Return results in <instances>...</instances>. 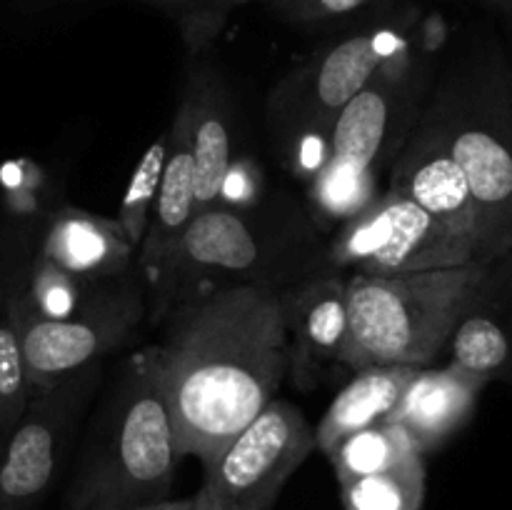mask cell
<instances>
[{"label": "cell", "mask_w": 512, "mask_h": 510, "mask_svg": "<svg viewBox=\"0 0 512 510\" xmlns=\"http://www.w3.org/2000/svg\"><path fill=\"white\" fill-rule=\"evenodd\" d=\"M158 325L153 350L180 453L208 465L288 380L278 290H213L175 305Z\"/></svg>", "instance_id": "cell-1"}, {"label": "cell", "mask_w": 512, "mask_h": 510, "mask_svg": "<svg viewBox=\"0 0 512 510\" xmlns=\"http://www.w3.org/2000/svg\"><path fill=\"white\" fill-rule=\"evenodd\" d=\"M328 265V235L320 233L303 198L278 190L258 203L208 205L190 220L180 243L143 285L155 325L168 310L225 288L283 290Z\"/></svg>", "instance_id": "cell-2"}, {"label": "cell", "mask_w": 512, "mask_h": 510, "mask_svg": "<svg viewBox=\"0 0 512 510\" xmlns=\"http://www.w3.org/2000/svg\"><path fill=\"white\" fill-rule=\"evenodd\" d=\"M183 460L153 345L120 360L80 430L65 510H128L168 498Z\"/></svg>", "instance_id": "cell-3"}, {"label": "cell", "mask_w": 512, "mask_h": 510, "mask_svg": "<svg viewBox=\"0 0 512 510\" xmlns=\"http://www.w3.org/2000/svg\"><path fill=\"white\" fill-rule=\"evenodd\" d=\"M430 58L413 38L380 63L335 120L328 153L305 183L303 198L323 235L368 208L385 190L390 168L433 90Z\"/></svg>", "instance_id": "cell-4"}, {"label": "cell", "mask_w": 512, "mask_h": 510, "mask_svg": "<svg viewBox=\"0 0 512 510\" xmlns=\"http://www.w3.org/2000/svg\"><path fill=\"white\" fill-rule=\"evenodd\" d=\"M423 113L463 170L480 218V258L512 255V70L478 50L435 78Z\"/></svg>", "instance_id": "cell-5"}, {"label": "cell", "mask_w": 512, "mask_h": 510, "mask_svg": "<svg viewBox=\"0 0 512 510\" xmlns=\"http://www.w3.org/2000/svg\"><path fill=\"white\" fill-rule=\"evenodd\" d=\"M418 10L378 15L320 45L275 83L265 100V133L280 165L308 183L323 165L335 120L385 58L415 38Z\"/></svg>", "instance_id": "cell-6"}, {"label": "cell", "mask_w": 512, "mask_h": 510, "mask_svg": "<svg viewBox=\"0 0 512 510\" xmlns=\"http://www.w3.org/2000/svg\"><path fill=\"white\" fill-rule=\"evenodd\" d=\"M473 260L408 275H348V335L340 365L425 368L448 350L450 335L493 273Z\"/></svg>", "instance_id": "cell-7"}, {"label": "cell", "mask_w": 512, "mask_h": 510, "mask_svg": "<svg viewBox=\"0 0 512 510\" xmlns=\"http://www.w3.org/2000/svg\"><path fill=\"white\" fill-rule=\"evenodd\" d=\"M18 328L30 395H40L80 370L103 363L123 348L148 315L138 273L95 285L83 305L63 318L40 315L20 298V285L8 300Z\"/></svg>", "instance_id": "cell-8"}, {"label": "cell", "mask_w": 512, "mask_h": 510, "mask_svg": "<svg viewBox=\"0 0 512 510\" xmlns=\"http://www.w3.org/2000/svg\"><path fill=\"white\" fill-rule=\"evenodd\" d=\"M473 260V243L390 188L328 235V265L348 275L425 273Z\"/></svg>", "instance_id": "cell-9"}, {"label": "cell", "mask_w": 512, "mask_h": 510, "mask_svg": "<svg viewBox=\"0 0 512 510\" xmlns=\"http://www.w3.org/2000/svg\"><path fill=\"white\" fill-rule=\"evenodd\" d=\"M315 453V428L295 403L275 398L210 460L195 510H273L285 483Z\"/></svg>", "instance_id": "cell-10"}, {"label": "cell", "mask_w": 512, "mask_h": 510, "mask_svg": "<svg viewBox=\"0 0 512 510\" xmlns=\"http://www.w3.org/2000/svg\"><path fill=\"white\" fill-rule=\"evenodd\" d=\"M95 363L40 395L0 438V510H40L80 438L105 378Z\"/></svg>", "instance_id": "cell-11"}, {"label": "cell", "mask_w": 512, "mask_h": 510, "mask_svg": "<svg viewBox=\"0 0 512 510\" xmlns=\"http://www.w3.org/2000/svg\"><path fill=\"white\" fill-rule=\"evenodd\" d=\"M170 133L183 140L193 158L198 210L218 205L225 175L238 160V105L228 80L215 65L193 58Z\"/></svg>", "instance_id": "cell-12"}, {"label": "cell", "mask_w": 512, "mask_h": 510, "mask_svg": "<svg viewBox=\"0 0 512 510\" xmlns=\"http://www.w3.org/2000/svg\"><path fill=\"white\" fill-rule=\"evenodd\" d=\"M278 298L288 333V380L310 393L343 358L348 335V273L335 268L318 270L278 290Z\"/></svg>", "instance_id": "cell-13"}, {"label": "cell", "mask_w": 512, "mask_h": 510, "mask_svg": "<svg viewBox=\"0 0 512 510\" xmlns=\"http://www.w3.org/2000/svg\"><path fill=\"white\" fill-rule=\"evenodd\" d=\"M385 188L418 203L453 233L473 243L480 258L478 205L443 135L425 113H420L413 133L395 158Z\"/></svg>", "instance_id": "cell-14"}, {"label": "cell", "mask_w": 512, "mask_h": 510, "mask_svg": "<svg viewBox=\"0 0 512 510\" xmlns=\"http://www.w3.org/2000/svg\"><path fill=\"white\" fill-rule=\"evenodd\" d=\"M35 253L55 268L93 283L138 273V248L125 238L118 220L75 205H63L48 215Z\"/></svg>", "instance_id": "cell-15"}, {"label": "cell", "mask_w": 512, "mask_h": 510, "mask_svg": "<svg viewBox=\"0 0 512 510\" xmlns=\"http://www.w3.org/2000/svg\"><path fill=\"white\" fill-rule=\"evenodd\" d=\"M488 380L450 360L443 368L415 370L388 423L400 425L423 455L448 443L473 418Z\"/></svg>", "instance_id": "cell-16"}, {"label": "cell", "mask_w": 512, "mask_h": 510, "mask_svg": "<svg viewBox=\"0 0 512 510\" xmlns=\"http://www.w3.org/2000/svg\"><path fill=\"white\" fill-rule=\"evenodd\" d=\"M503 258L493 263V273L463 313L450 335V360L490 383L512 370V325L505 310Z\"/></svg>", "instance_id": "cell-17"}, {"label": "cell", "mask_w": 512, "mask_h": 510, "mask_svg": "<svg viewBox=\"0 0 512 510\" xmlns=\"http://www.w3.org/2000/svg\"><path fill=\"white\" fill-rule=\"evenodd\" d=\"M415 370V365H368L355 370L315 425V450L328 455L348 435L388 420Z\"/></svg>", "instance_id": "cell-18"}, {"label": "cell", "mask_w": 512, "mask_h": 510, "mask_svg": "<svg viewBox=\"0 0 512 510\" xmlns=\"http://www.w3.org/2000/svg\"><path fill=\"white\" fill-rule=\"evenodd\" d=\"M168 135L170 148L168 158H165L163 178H160L158 195H155L153 210H150L143 243L138 248V263H135V270H138V278L143 285L168 260V255L173 253L175 245L180 243L183 233L188 230L190 220L198 213L190 150L170 130Z\"/></svg>", "instance_id": "cell-19"}, {"label": "cell", "mask_w": 512, "mask_h": 510, "mask_svg": "<svg viewBox=\"0 0 512 510\" xmlns=\"http://www.w3.org/2000/svg\"><path fill=\"white\" fill-rule=\"evenodd\" d=\"M415 455L423 453L413 443V438L400 425L383 420L340 440L328 453V460L333 463L338 485H343L365 475L385 473Z\"/></svg>", "instance_id": "cell-20"}, {"label": "cell", "mask_w": 512, "mask_h": 510, "mask_svg": "<svg viewBox=\"0 0 512 510\" xmlns=\"http://www.w3.org/2000/svg\"><path fill=\"white\" fill-rule=\"evenodd\" d=\"M345 510H423L425 458L405 460L385 473L340 485Z\"/></svg>", "instance_id": "cell-21"}, {"label": "cell", "mask_w": 512, "mask_h": 510, "mask_svg": "<svg viewBox=\"0 0 512 510\" xmlns=\"http://www.w3.org/2000/svg\"><path fill=\"white\" fill-rule=\"evenodd\" d=\"M178 28L190 58H203L223 35L230 15L250 0H140Z\"/></svg>", "instance_id": "cell-22"}, {"label": "cell", "mask_w": 512, "mask_h": 510, "mask_svg": "<svg viewBox=\"0 0 512 510\" xmlns=\"http://www.w3.org/2000/svg\"><path fill=\"white\" fill-rule=\"evenodd\" d=\"M170 148V135L163 133L158 140L148 145L143 155H140L138 165L133 168V175H130V183L125 188L123 200H120V208L115 220L123 228L125 238L140 248L143 243L145 228H148L150 210H153L155 195H158L160 178H163L165 158H168Z\"/></svg>", "instance_id": "cell-23"}, {"label": "cell", "mask_w": 512, "mask_h": 510, "mask_svg": "<svg viewBox=\"0 0 512 510\" xmlns=\"http://www.w3.org/2000/svg\"><path fill=\"white\" fill-rule=\"evenodd\" d=\"M30 403V385L23 365L18 328L5 305L0 315V438L23 418Z\"/></svg>", "instance_id": "cell-24"}, {"label": "cell", "mask_w": 512, "mask_h": 510, "mask_svg": "<svg viewBox=\"0 0 512 510\" xmlns=\"http://www.w3.org/2000/svg\"><path fill=\"white\" fill-rule=\"evenodd\" d=\"M35 248H38V235L30 228H20V225L0 228V315L13 290L23 283Z\"/></svg>", "instance_id": "cell-25"}, {"label": "cell", "mask_w": 512, "mask_h": 510, "mask_svg": "<svg viewBox=\"0 0 512 510\" xmlns=\"http://www.w3.org/2000/svg\"><path fill=\"white\" fill-rule=\"evenodd\" d=\"M370 3L373 0H288L285 13L295 23L310 25L343 18V15H353Z\"/></svg>", "instance_id": "cell-26"}, {"label": "cell", "mask_w": 512, "mask_h": 510, "mask_svg": "<svg viewBox=\"0 0 512 510\" xmlns=\"http://www.w3.org/2000/svg\"><path fill=\"white\" fill-rule=\"evenodd\" d=\"M128 510H195V500L193 498H163L155 500V503H145V505H135V508Z\"/></svg>", "instance_id": "cell-27"}, {"label": "cell", "mask_w": 512, "mask_h": 510, "mask_svg": "<svg viewBox=\"0 0 512 510\" xmlns=\"http://www.w3.org/2000/svg\"><path fill=\"white\" fill-rule=\"evenodd\" d=\"M488 5H493V8L503 10V13H510L512 15V0H485Z\"/></svg>", "instance_id": "cell-28"}, {"label": "cell", "mask_w": 512, "mask_h": 510, "mask_svg": "<svg viewBox=\"0 0 512 510\" xmlns=\"http://www.w3.org/2000/svg\"><path fill=\"white\" fill-rule=\"evenodd\" d=\"M28 5H48V3H60V0H23Z\"/></svg>", "instance_id": "cell-29"}]
</instances>
